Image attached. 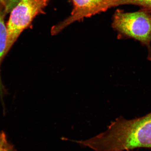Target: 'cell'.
<instances>
[{"mask_svg": "<svg viewBox=\"0 0 151 151\" xmlns=\"http://www.w3.org/2000/svg\"><path fill=\"white\" fill-rule=\"evenodd\" d=\"M75 142L81 147L95 151L151 148V112L132 120L121 116L111 122L105 132L87 139Z\"/></svg>", "mask_w": 151, "mask_h": 151, "instance_id": "6da1fadb", "label": "cell"}, {"mask_svg": "<svg viewBox=\"0 0 151 151\" xmlns=\"http://www.w3.org/2000/svg\"><path fill=\"white\" fill-rule=\"evenodd\" d=\"M112 27L120 38L138 41L148 50V59L151 61V12L141 9L134 12L117 9L113 16Z\"/></svg>", "mask_w": 151, "mask_h": 151, "instance_id": "7a4b0ae2", "label": "cell"}, {"mask_svg": "<svg viewBox=\"0 0 151 151\" xmlns=\"http://www.w3.org/2000/svg\"><path fill=\"white\" fill-rule=\"evenodd\" d=\"M50 0H20L11 11L6 24L7 46L9 51L22 32L37 16L43 14Z\"/></svg>", "mask_w": 151, "mask_h": 151, "instance_id": "3957f363", "label": "cell"}, {"mask_svg": "<svg viewBox=\"0 0 151 151\" xmlns=\"http://www.w3.org/2000/svg\"><path fill=\"white\" fill-rule=\"evenodd\" d=\"M73 9L70 16L54 27V33L73 22L81 20L116 7V0H70Z\"/></svg>", "mask_w": 151, "mask_h": 151, "instance_id": "277c9868", "label": "cell"}, {"mask_svg": "<svg viewBox=\"0 0 151 151\" xmlns=\"http://www.w3.org/2000/svg\"><path fill=\"white\" fill-rule=\"evenodd\" d=\"M7 38V29L4 20V14L0 7V94L1 96H2L5 92L1 79V66L3 60L9 52Z\"/></svg>", "mask_w": 151, "mask_h": 151, "instance_id": "5b68a950", "label": "cell"}, {"mask_svg": "<svg viewBox=\"0 0 151 151\" xmlns=\"http://www.w3.org/2000/svg\"><path fill=\"white\" fill-rule=\"evenodd\" d=\"M116 6L122 5H133L151 12V0H116Z\"/></svg>", "mask_w": 151, "mask_h": 151, "instance_id": "8992f818", "label": "cell"}, {"mask_svg": "<svg viewBox=\"0 0 151 151\" xmlns=\"http://www.w3.org/2000/svg\"><path fill=\"white\" fill-rule=\"evenodd\" d=\"M13 146L9 142L4 132H0V151H13Z\"/></svg>", "mask_w": 151, "mask_h": 151, "instance_id": "52a82bcc", "label": "cell"}, {"mask_svg": "<svg viewBox=\"0 0 151 151\" xmlns=\"http://www.w3.org/2000/svg\"><path fill=\"white\" fill-rule=\"evenodd\" d=\"M4 8V11L6 13L10 12L20 0H2Z\"/></svg>", "mask_w": 151, "mask_h": 151, "instance_id": "ba28073f", "label": "cell"}, {"mask_svg": "<svg viewBox=\"0 0 151 151\" xmlns=\"http://www.w3.org/2000/svg\"><path fill=\"white\" fill-rule=\"evenodd\" d=\"M0 5H2L3 6L2 0H0Z\"/></svg>", "mask_w": 151, "mask_h": 151, "instance_id": "9c48e42d", "label": "cell"}, {"mask_svg": "<svg viewBox=\"0 0 151 151\" xmlns=\"http://www.w3.org/2000/svg\"></svg>", "mask_w": 151, "mask_h": 151, "instance_id": "30bf717a", "label": "cell"}]
</instances>
